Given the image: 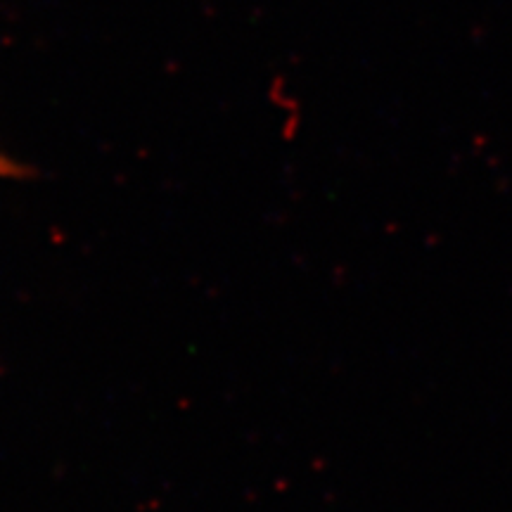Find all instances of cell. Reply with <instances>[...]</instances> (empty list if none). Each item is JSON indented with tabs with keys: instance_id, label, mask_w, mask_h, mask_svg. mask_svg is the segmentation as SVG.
<instances>
[{
	"instance_id": "obj_1",
	"label": "cell",
	"mask_w": 512,
	"mask_h": 512,
	"mask_svg": "<svg viewBox=\"0 0 512 512\" xmlns=\"http://www.w3.org/2000/svg\"><path fill=\"white\" fill-rule=\"evenodd\" d=\"M0 169H3V159H0Z\"/></svg>"
}]
</instances>
